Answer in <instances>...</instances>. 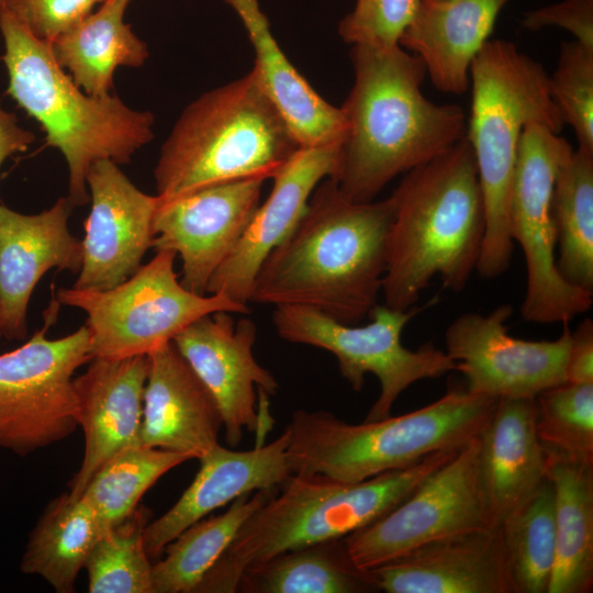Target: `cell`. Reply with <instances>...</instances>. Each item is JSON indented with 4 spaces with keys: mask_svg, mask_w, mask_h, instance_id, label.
Returning a JSON list of instances; mask_svg holds the SVG:
<instances>
[{
    "mask_svg": "<svg viewBox=\"0 0 593 593\" xmlns=\"http://www.w3.org/2000/svg\"><path fill=\"white\" fill-rule=\"evenodd\" d=\"M392 216L390 198L356 202L333 178L323 179L296 226L259 267L249 301L357 324L382 291Z\"/></svg>",
    "mask_w": 593,
    "mask_h": 593,
    "instance_id": "6da1fadb",
    "label": "cell"
},
{
    "mask_svg": "<svg viewBox=\"0 0 593 593\" xmlns=\"http://www.w3.org/2000/svg\"><path fill=\"white\" fill-rule=\"evenodd\" d=\"M354 86L340 111L345 134L333 178L353 201L369 202L396 176L441 154L467 135L458 104L428 100L422 60L400 45H353Z\"/></svg>",
    "mask_w": 593,
    "mask_h": 593,
    "instance_id": "7a4b0ae2",
    "label": "cell"
},
{
    "mask_svg": "<svg viewBox=\"0 0 593 593\" xmlns=\"http://www.w3.org/2000/svg\"><path fill=\"white\" fill-rule=\"evenodd\" d=\"M389 198L385 305L411 309L435 277L448 290H463L477 271L485 233L484 200L467 137L405 172Z\"/></svg>",
    "mask_w": 593,
    "mask_h": 593,
    "instance_id": "3957f363",
    "label": "cell"
},
{
    "mask_svg": "<svg viewBox=\"0 0 593 593\" xmlns=\"http://www.w3.org/2000/svg\"><path fill=\"white\" fill-rule=\"evenodd\" d=\"M461 449V448H460ZM457 450L429 455L418 463L360 482L292 473L242 525L195 593H234L244 570L281 552L343 538L404 501Z\"/></svg>",
    "mask_w": 593,
    "mask_h": 593,
    "instance_id": "277c9868",
    "label": "cell"
},
{
    "mask_svg": "<svg viewBox=\"0 0 593 593\" xmlns=\"http://www.w3.org/2000/svg\"><path fill=\"white\" fill-rule=\"evenodd\" d=\"M0 34L8 93L41 125L46 144L64 156L68 199L74 205L88 203L90 166L102 159L130 163L153 139L154 115L127 107L115 94L86 93L55 60L51 45L32 35L4 8Z\"/></svg>",
    "mask_w": 593,
    "mask_h": 593,
    "instance_id": "5b68a950",
    "label": "cell"
},
{
    "mask_svg": "<svg viewBox=\"0 0 593 593\" xmlns=\"http://www.w3.org/2000/svg\"><path fill=\"white\" fill-rule=\"evenodd\" d=\"M497 401L455 387L422 409L359 424L298 410L286 427L288 460L292 473L360 482L462 448L482 432Z\"/></svg>",
    "mask_w": 593,
    "mask_h": 593,
    "instance_id": "8992f818",
    "label": "cell"
},
{
    "mask_svg": "<svg viewBox=\"0 0 593 593\" xmlns=\"http://www.w3.org/2000/svg\"><path fill=\"white\" fill-rule=\"evenodd\" d=\"M471 112L467 139L475 158L485 208V233L477 266L495 279L511 265L514 242L508 206L524 128L539 123L555 133L564 126L549 91V75L514 43L489 40L470 67Z\"/></svg>",
    "mask_w": 593,
    "mask_h": 593,
    "instance_id": "52a82bcc",
    "label": "cell"
},
{
    "mask_svg": "<svg viewBox=\"0 0 593 593\" xmlns=\"http://www.w3.org/2000/svg\"><path fill=\"white\" fill-rule=\"evenodd\" d=\"M299 148L250 71L182 111L154 169L157 195L170 199L216 183L269 179Z\"/></svg>",
    "mask_w": 593,
    "mask_h": 593,
    "instance_id": "ba28073f",
    "label": "cell"
},
{
    "mask_svg": "<svg viewBox=\"0 0 593 593\" xmlns=\"http://www.w3.org/2000/svg\"><path fill=\"white\" fill-rule=\"evenodd\" d=\"M176 254L157 250L130 278L108 290L59 288L56 300L87 314L92 358L147 356L206 314H246L245 304L224 293L198 294L175 271Z\"/></svg>",
    "mask_w": 593,
    "mask_h": 593,
    "instance_id": "9c48e42d",
    "label": "cell"
},
{
    "mask_svg": "<svg viewBox=\"0 0 593 593\" xmlns=\"http://www.w3.org/2000/svg\"><path fill=\"white\" fill-rule=\"evenodd\" d=\"M423 309L414 305L401 311L377 304L368 324L354 326L309 307L282 305L276 306L272 322L282 339L333 354L353 390L361 391L367 373L376 376L380 394L365 421H379L390 416L398 398L413 383L456 370V362L433 343L415 350L402 345L404 327Z\"/></svg>",
    "mask_w": 593,
    "mask_h": 593,
    "instance_id": "30bf717a",
    "label": "cell"
},
{
    "mask_svg": "<svg viewBox=\"0 0 593 593\" xmlns=\"http://www.w3.org/2000/svg\"><path fill=\"white\" fill-rule=\"evenodd\" d=\"M572 150L566 138L539 123L524 128L517 149L508 231L525 257L521 313L533 323H569L593 303V291L567 282L556 265L552 192L557 172Z\"/></svg>",
    "mask_w": 593,
    "mask_h": 593,
    "instance_id": "8fae6325",
    "label": "cell"
},
{
    "mask_svg": "<svg viewBox=\"0 0 593 593\" xmlns=\"http://www.w3.org/2000/svg\"><path fill=\"white\" fill-rule=\"evenodd\" d=\"M45 326L0 354V448L25 457L67 438L79 426L76 370L92 359L87 325L60 338Z\"/></svg>",
    "mask_w": 593,
    "mask_h": 593,
    "instance_id": "7c38bea8",
    "label": "cell"
},
{
    "mask_svg": "<svg viewBox=\"0 0 593 593\" xmlns=\"http://www.w3.org/2000/svg\"><path fill=\"white\" fill-rule=\"evenodd\" d=\"M488 527L478 435L399 505L344 539L353 563L369 571L435 540Z\"/></svg>",
    "mask_w": 593,
    "mask_h": 593,
    "instance_id": "4fadbf2b",
    "label": "cell"
},
{
    "mask_svg": "<svg viewBox=\"0 0 593 593\" xmlns=\"http://www.w3.org/2000/svg\"><path fill=\"white\" fill-rule=\"evenodd\" d=\"M512 314V306L502 304L488 314L463 313L448 326L445 351L470 392L497 400L535 399L567 381L569 323L555 340H525L508 334Z\"/></svg>",
    "mask_w": 593,
    "mask_h": 593,
    "instance_id": "5bb4252c",
    "label": "cell"
},
{
    "mask_svg": "<svg viewBox=\"0 0 593 593\" xmlns=\"http://www.w3.org/2000/svg\"><path fill=\"white\" fill-rule=\"evenodd\" d=\"M267 179L245 178L160 199L153 247L170 250L182 262L181 284L208 294L213 273L231 255L260 204Z\"/></svg>",
    "mask_w": 593,
    "mask_h": 593,
    "instance_id": "9a60e30c",
    "label": "cell"
},
{
    "mask_svg": "<svg viewBox=\"0 0 593 593\" xmlns=\"http://www.w3.org/2000/svg\"><path fill=\"white\" fill-rule=\"evenodd\" d=\"M231 314L201 316L172 343L216 404L227 445L236 447L245 430L259 426L257 390L275 395L279 384L253 354L255 323L247 317L235 322Z\"/></svg>",
    "mask_w": 593,
    "mask_h": 593,
    "instance_id": "2e32d148",
    "label": "cell"
},
{
    "mask_svg": "<svg viewBox=\"0 0 593 593\" xmlns=\"http://www.w3.org/2000/svg\"><path fill=\"white\" fill-rule=\"evenodd\" d=\"M87 187L91 209L81 240L82 265L72 287L108 290L134 275L153 247L159 198L139 190L108 159L90 166Z\"/></svg>",
    "mask_w": 593,
    "mask_h": 593,
    "instance_id": "e0dca14e",
    "label": "cell"
},
{
    "mask_svg": "<svg viewBox=\"0 0 593 593\" xmlns=\"http://www.w3.org/2000/svg\"><path fill=\"white\" fill-rule=\"evenodd\" d=\"M340 144L299 148L275 174L270 194L259 204L231 255L211 277L206 293H224L247 305L266 257L296 226L316 186L336 176Z\"/></svg>",
    "mask_w": 593,
    "mask_h": 593,
    "instance_id": "ac0fdd59",
    "label": "cell"
},
{
    "mask_svg": "<svg viewBox=\"0 0 593 593\" xmlns=\"http://www.w3.org/2000/svg\"><path fill=\"white\" fill-rule=\"evenodd\" d=\"M75 206L61 198L37 214H24L0 203V311L3 336L24 339L31 295L51 269L78 273L82 244L69 231Z\"/></svg>",
    "mask_w": 593,
    "mask_h": 593,
    "instance_id": "d6986e66",
    "label": "cell"
},
{
    "mask_svg": "<svg viewBox=\"0 0 593 593\" xmlns=\"http://www.w3.org/2000/svg\"><path fill=\"white\" fill-rule=\"evenodd\" d=\"M148 356L123 359L92 358L74 379L78 421L85 452L68 483V494L79 499L97 470L119 451L141 445L143 399Z\"/></svg>",
    "mask_w": 593,
    "mask_h": 593,
    "instance_id": "ffe728a7",
    "label": "cell"
},
{
    "mask_svg": "<svg viewBox=\"0 0 593 593\" xmlns=\"http://www.w3.org/2000/svg\"><path fill=\"white\" fill-rule=\"evenodd\" d=\"M369 573L387 593H514L499 526L435 540Z\"/></svg>",
    "mask_w": 593,
    "mask_h": 593,
    "instance_id": "44dd1931",
    "label": "cell"
},
{
    "mask_svg": "<svg viewBox=\"0 0 593 593\" xmlns=\"http://www.w3.org/2000/svg\"><path fill=\"white\" fill-rule=\"evenodd\" d=\"M287 428L273 441L237 451L215 445L200 459L193 481L164 515L149 522L144 533L148 557L157 559L181 532L237 497L279 488L291 474Z\"/></svg>",
    "mask_w": 593,
    "mask_h": 593,
    "instance_id": "7402d4cb",
    "label": "cell"
},
{
    "mask_svg": "<svg viewBox=\"0 0 593 593\" xmlns=\"http://www.w3.org/2000/svg\"><path fill=\"white\" fill-rule=\"evenodd\" d=\"M147 356L141 445L200 459L219 444L216 404L172 342Z\"/></svg>",
    "mask_w": 593,
    "mask_h": 593,
    "instance_id": "603a6c76",
    "label": "cell"
},
{
    "mask_svg": "<svg viewBox=\"0 0 593 593\" xmlns=\"http://www.w3.org/2000/svg\"><path fill=\"white\" fill-rule=\"evenodd\" d=\"M535 418V399H499L479 434V475L492 527L547 478V452Z\"/></svg>",
    "mask_w": 593,
    "mask_h": 593,
    "instance_id": "cb8c5ba5",
    "label": "cell"
},
{
    "mask_svg": "<svg viewBox=\"0 0 593 593\" xmlns=\"http://www.w3.org/2000/svg\"><path fill=\"white\" fill-rule=\"evenodd\" d=\"M508 0H419L399 45L416 55L436 89L462 94L470 67Z\"/></svg>",
    "mask_w": 593,
    "mask_h": 593,
    "instance_id": "d4e9b609",
    "label": "cell"
},
{
    "mask_svg": "<svg viewBox=\"0 0 593 593\" xmlns=\"http://www.w3.org/2000/svg\"><path fill=\"white\" fill-rule=\"evenodd\" d=\"M238 14L255 51L251 69L301 148L342 143L340 108L324 100L289 61L276 42L258 0H224Z\"/></svg>",
    "mask_w": 593,
    "mask_h": 593,
    "instance_id": "484cf974",
    "label": "cell"
},
{
    "mask_svg": "<svg viewBox=\"0 0 593 593\" xmlns=\"http://www.w3.org/2000/svg\"><path fill=\"white\" fill-rule=\"evenodd\" d=\"M546 452L556 523V562L548 593H589L593 589V461Z\"/></svg>",
    "mask_w": 593,
    "mask_h": 593,
    "instance_id": "4316f807",
    "label": "cell"
},
{
    "mask_svg": "<svg viewBox=\"0 0 593 593\" xmlns=\"http://www.w3.org/2000/svg\"><path fill=\"white\" fill-rule=\"evenodd\" d=\"M131 0H105L49 45L55 60L74 82L94 97L110 94L118 67H141L148 47L124 22Z\"/></svg>",
    "mask_w": 593,
    "mask_h": 593,
    "instance_id": "83f0119b",
    "label": "cell"
},
{
    "mask_svg": "<svg viewBox=\"0 0 593 593\" xmlns=\"http://www.w3.org/2000/svg\"><path fill=\"white\" fill-rule=\"evenodd\" d=\"M93 510L68 492L53 500L30 534L22 573L38 575L58 593H71L81 569L104 532Z\"/></svg>",
    "mask_w": 593,
    "mask_h": 593,
    "instance_id": "f1b7e54d",
    "label": "cell"
},
{
    "mask_svg": "<svg viewBox=\"0 0 593 593\" xmlns=\"http://www.w3.org/2000/svg\"><path fill=\"white\" fill-rule=\"evenodd\" d=\"M377 591L369 571L349 558L345 539L288 550L247 567L236 592L359 593Z\"/></svg>",
    "mask_w": 593,
    "mask_h": 593,
    "instance_id": "f546056e",
    "label": "cell"
},
{
    "mask_svg": "<svg viewBox=\"0 0 593 593\" xmlns=\"http://www.w3.org/2000/svg\"><path fill=\"white\" fill-rule=\"evenodd\" d=\"M258 490L232 502L222 514L202 518L172 539L153 564L154 593H195L245 521L276 492Z\"/></svg>",
    "mask_w": 593,
    "mask_h": 593,
    "instance_id": "4dcf8cb0",
    "label": "cell"
},
{
    "mask_svg": "<svg viewBox=\"0 0 593 593\" xmlns=\"http://www.w3.org/2000/svg\"><path fill=\"white\" fill-rule=\"evenodd\" d=\"M552 219L562 278L593 291V152L578 147L559 168Z\"/></svg>",
    "mask_w": 593,
    "mask_h": 593,
    "instance_id": "1f68e13d",
    "label": "cell"
},
{
    "mask_svg": "<svg viewBox=\"0 0 593 593\" xmlns=\"http://www.w3.org/2000/svg\"><path fill=\"white\" fill-rule=\"evenodd\" d=\"M499 528L514 593H548L556 562L551 481L546 478Z\"/></svg>",
    "mask_w": 593,
    "mask_h": 593,
    "instance_id": "d6a6232c",
    "label": "cell"
},
{
    "mask_svg": "<svg viewBox=\"0 0 593 593\" xmlns=\"http://www.w3.org/2000/svg\"><path fill=\"white\" fill-rule=\"evenodd\" d=\"M190 460L182 454L130 446L103 463L80 497L93 510L104 529L130 516L142 496L169 470Z\"/></svg>",
    "mask_w": 593,
    "mask_h": 593,
    "instance_id": "836d02e7",
    "label": "cell"
},
{
    "mask_svg": "<svg viewBox=\"0 0 593 593\" xmlns=\"http://www.w3.org/2000/svg\"><path fill=\"white\" fill-rule=\"evenodd\" d=\"M150 516L147 507L138 505L102 533L85 564L90 593H154V563L144 544Z\"/></svg>",
    "mask_w": 593,
    "mask_h": 593,
    "instance_id": "e575fe53",
    "label": "cell"
},
{
    "mask_svg": "<svg viewBox=\"0 0 593 593\" xmlns=\"http://www.w3.org/2000/svg\"><path fill=\"white\" fill-rule=\"evenodd\" d=\"M536 432L550 451L593 461V383L564 381L535 398Z\"/></svg>",
    "mask_w": 593,
    "mask_h": 593,
    "instance_id": "d590c367",
    "label": "cell"
},
{
    "mask_svg": "<svg viewBox=\"0 0 593 593\" xmlns=\"http://www.w3.org/2000/svg\"><path fill=\"white\" fill-rule=\"evenodd\" d=\"M549 91L563 123L573 128L578 147L593 152V48L563 42Z\"/></svg>",
    "mask_w": 593,
    "mask_h": 593,
    "instance_id": "8d00e7d4",
    "label": "cell"
},
{
    "mask_svg": "<svg viewBox=\"0 0 593 593\" xmlns=\"http://www.w3.org/2000/svg\"><path fill=\"white\" fill-rule=\"evenodd\" d=\"M419 0H356L338 25L340 37L351 45L393 47L413 19Z\"/></svg>",
    "mask_w": 593,
    "mask_h": 593,
    "instance_id": "74e56055",
    "label": "cell"
},
{
    "mask_svg": "<svg viewBox=\"0 0 593 593\" xmlns=\"http://www.w3.org/2000/svg\"><path fill=\"white\" fill-rule=\"evenodd\" d=\"M105 0H7L4 9L36 38L51 44Z\"/></svg>",
    "mask_w": 593,
    "mask_h": 593,
    "instance_id": "f35d334b",
    "label": "cell"
},
{
    "mask_svg": "<svg viewBox=\"0 0 593 593\" xmlns=\"http://www.w3.org/2000/svg\"><path fill=\"white\" fill-rule=\"evenodd\" d=\"M522 25L529 31L558 26L574 41L593 48V0H562L524 13Z\"/></svg>",
    "mask_w": 593,
    "mask_h": 593,
    "instance_id": "ab89813d",
    "label": "cell"
},
{
    "mask_svg": "<svg viewBox=\"0 0 593 593\" xmlns=\"http://www.w3.org/2000/svg\"><path fill=\"white\" fill-rule=\"evenodd\" d=\"M566 380L575 383H593V323L585 318L570 334Z\"/></svg>",
    "mask_w": 593,
    "mask_h": 593,
    "instance_id": "60d3db41",
    "label": "cell"
},
{
    "mask_svg": "<svg viewBox=\"0 0 593 593\" xmlns=\"http://www.w3.org/2000/svg\"><path fill=\"white\" fill-rule=\"evenodd\" d=\"M34 134L22 127L14 113L7 111L0 101V167L12 155L25 152Z\"/></svg>",
    "mask_w": 593,
    "mask_h": 593,
    "instance_id": "b9f144b4",
    "label": "cell"
},
{
    "mask_svg": "<svg viewBox=\"0 0 593 593\" xmlns=\"http://www.w3.org/2000/svg\"><path fill=\"white\" fill-rule=\"evenodd\" d=\"M3 336V327H2V317H1V311H0V337Z\"/></svg>",
    "mask_w": 593,
    "mask_h": 593,
    "instance_id": "7bdbcfd3",
    "label": "cell"
},
{
    "mask_svg": "<svg viewBox=\"0 0 593 593\" xmlns=\"http://www.w3.org/2000/svg\"><path fill=\"white\" fill-rule=\"evenodd\" d=\"M7 0H0V10L4 7Z\"/></svg>",
    "mask_w": 593,
    "mask_h": 593,
    "instance_id": "ee69618b",
    "label": "cell"
}]
</instances>
